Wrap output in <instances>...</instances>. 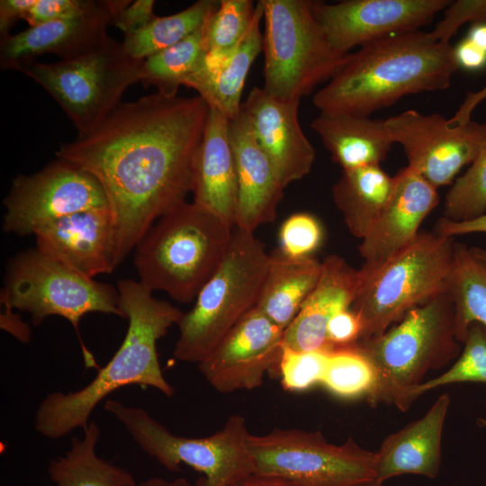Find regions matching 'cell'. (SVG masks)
Here are the masks:
<instances>
[{
	"label": "cell",
	"mask_w": 486,
	"mask_h": 486,
	"mask_svg": "<svg viewBox=\"0 0 486 486\" xmlns=\"http://www.w3.org/2000/svg\"><path fill=\"white\" fill-rule=\"evenodd\" d=\"M220 1L199 0L179 13L157 16L145 27L125 34L123 48L130 57L144 60L202 28Z\"/></svg>",
	"instance_id": "31"
},
{
	"label": "cell",
	"mask_w": 486,
	"mask_h": 486,
	"mask_svg": "<svg viewBox=\"0 0 486 486\" xmlns=\"http://www.w3.org/2000/svg\"><path fill=\"white\" fill-rule=\"evenodd\" d=\"M83 431L63 455L50 463L48 472L56 486H137L132 473L96 454L99 426L91 420Z\"/></svg>",
	"instance_id": "29"
},
{
	"label": "cell",
	"mask_w": 486,
	"mask_h": 486,
	"mask_svg": "<svg viewBox=\"0 0 486 486\" xmlns=\"http://www.w3.org/2000/svg\"><path fill=\"white\" fill-rule=\"evenodd\" d=\"M439 113L407 110L384 120L394 143L402 146L408 166L436 188L453 183L486 145V123L450 125Z\"/></svg>",
	"instance_id": "14"
},
{
	"label": "cell",
	"mask_w": 486,
	"mask_h": 486,
	"mask_svg": "<svg viewBox=\"0 0 486 486\" xmlns=\"http://www.w3.org/2000/svg\"><path fill=\"white\" fill-rule=\"evenodd\" d=\"M454 55L459 68L477 71L486 67V51L466 37L454 46Z\"/></svg>",
	"instance_id": "43"
},
{
	"label": "cell",
	"mask_w": 486,
	"mask_h": 486,
	"mask_svg": "<svg viewBox=\"0 0 486 486\" xmlns=\"http://www.w3.org/2000/svg\"><path fill=\"white\" fill-rule=\"evenodd\" d=\"M0 302L29 313L35 326L50 316L62 317L77 334L88 313L124 318L117 288L80 274L37 248L10 258Z\"/></svg>",
	"instance_id": "11"
},
{
	"label": "cell",
	"mask_w": 486,
	"mask_h": 486,
	"mask_svg": "<svg viewBox=\"0 0 486 486\" xmlns=\"http://www.w3.org/2000/svg\"><path fill=\"white\" fill-rule=\"evenodd\" d=\"M284 332L255 307L197 364L198 369L219 392L256 389L266 373L278 364Z\"/></svg>",
	"instance_id": "16"
},
{
	"label": "cell",
	"mask_w": 486,
	"mask_h": 486,
	"mask_svg": "<svg viewBox=\"0 0 486 486\" xmlns=\"http://www.w3.org/2000/svg\"><path fill=\"white\" fill-rule=\"evenodd\" d=\"M470 25L466 38L486 51V21Z\"/></svg>",
	"instance_id": "49"
},
{
	"label": "cell",
	"mask_w": 486,
	"mask_h": 486,
	"mask_svg": "<svg viewBox=\"0 0 486 486\" xmlns=\"http://www.w3.org/2000/svg\"><path fill=\"white\" fill-rule=\"evenodd\" d=\"M360 337V320L350 309L337 312L327 325V339L332 350L352 346Z\"/></svg>",
	"instance_id": "42"
},
{
	"label": "cell",
	"mask_w": 486,
	"mask_h": 486,
	"mask_svg": "<svg viewBox=\"0 0 486 486\" xmlns=\"http://www.w3.org/2000/svg\"><path fill=\"white\" fill-rule=\"evenodd\" d=\"M382 482H379V481H374V482L366 485V486H382Z\"/></svg>",
	"instance_id": "53"
},
{
	"label": "cell",
	"mask_w": 486,
	"mask_h": 486,
	"mask_svg": "<svg viewBox=\"0 0 486 486\" xmlns=\"http://www.w3.org/2000/svg\"><path fill=\"white\" fill-rule=\"evenodd\" d=\"M461 382L486 383V327L472 323L454 363L444 374L406 391L395 406L406 411L423 393L444 385Z\"/></svg>",
	"instance_id": "33"
},
{
	"label": "cell",
	"mask_w": 486,
	"mask_h": 486,
	"mask_svg": "<svg viewBox=\"0 0 486 486\" xmlns=\"http://www.w3.org/2000/svg\"><path fill=\"white\" fill-rule=\"evenodd\" d=\"M110 0L95 1L86 13L30 27L1 38L0 64L3 69H17L32 58L52 53L62 58L80 55L109 37Z\"/></svg>",
	"instance_id": "20"
},
{
	"label": "cell",
	"mask_w": 486,
	"mask_h": 486,
	"mask_svg": "<svg viewBox=\"0 0 486 486\" xmlns=\"http://www.w3.org/2000/svg\"><path fill=\"white\" fill-rule=\"evenodd\" d=\"M92 0H35L23 20L30 27L76 16L94 6Z\"/></svg>",
	"instance_id": "40"
},
{
	"label": "cell",
	"mask_w": 486,
	"mask_h": 486,
	"mask_svg": "<svg viewBox=\"0 0 486 486\" xmlns=\"http://www.w3.org/2000/svg\"><path fill=\"white\" fill-rule=\"evenodd\" d=\"M4 311L1 313V328L11 333L22 342H28L31 338L30 328L20 317L14 312V309L5 303H1Z\"/></svg>",
	"instance_id": "46"
},
{
	"label": "cell",
	"mask_w": 486,
	"mask_h": 486,
	"mask_svg": "<svg viewBox=\"0 0 486 486\" xmlns=\"http://www.w3.org/2000/svg\"><path fill=\"white\" fill-rule=\"evenodd\" d=\"M434 231L451 238L471 233H486V213L465 221H453L442 217L436 223Z\"/></svg>",
	"instance_id": "44"
},
{
	"label": "cell",
	"mask_w": 486,
	"mask_h": 486,
	"mask_svg": "<svg viewBox=\"0 0 486 486\" xmlns=\"http://www.w3.org/2000/svg\"><path fill=\"white\" fill-rule=\"evenodd\" d=\"M394 185L381 166L343 170L332 187L336 206L350 233L362 239L378 219Z\"/></svg>",
	"instance_id": "28"
},
{
	"label": "cell",
	"mask_w": 486,
	"mask_h": 486,
	"mask_svg": "<svg viewBox=\"0 0 486 486\" xmlns=\"http://www.w3.org/2000/svg\"><path fill=\"white\" fill-rule=\"evenodd\" d=\"M449 0L310 1V10L328 40L342 53L378 39L419 30L444 11Z\"/></svg>",
	"instance_id": "15"
},
{
	"label": "cell",
	"mask_w": 486,
	"mask_h": 486,
	"mask_svg": "<svg viewBox=\"0 0 486 486\" xmlns=\"http://www.w3.org/2000/svg\"><path fill=\"white\" fill-rule=\"evenodd\" d=\"M192 193L193 202L234 227L238 180L230 120L212 108L194 160Z\"/></svg>",
	"instance_id": "23"
},
{
	"label": "cell",
	"mask_w": 486,
	"mask_h": 486,
	"mask_svg": "<svg viewBox=\"0 0 486 486\" xmlns=\"http://www.w3.org/2000/svg\"><path fill=\"white\" fill-rule=\"evenodd\" d=\"M144 60L107 37L91 50L54 63L31 62L16 70L40 85L69 118L77 134L90 131L122 102L125 90L140 82Z\"/></svg>",
	"instance_id": "9"
},
{
	"label": "cell",
	"mask_w": 486,
	"mask_h": 486,
	"mask_svg": "<svg viewBox=\"0 0 486 486\" xmlns=\"http://www.w3.org/2000/svg\"><path fill=\"white\" fill-rule=\"evenodd\" d=\"M321 262L313 256L291 258L280 250L270 254V262L256 308L285 329L298 314L315 287Z\"/></svg>",
	"instance_id": "27"
},
{
	"label": "cell",
	"mask_w": 486,
	"mask_h": 486,
	"mask_svg": "<svg viewBox=\"0 0 486 486\" xmlns=\"http://www.w3.org/2000/svg\"><path fill=\"white\" fill-rule=\"evenodd\" d=\"M310 127L343 170L380 166L394 143L384 120L366 115L320 112Z\"/></svg>",
	"instance_id": "25"
},
{
	"label": "cell",
	"mask_w": 486,
	"mask_h": 486,
	"mask_svg": "<svg viewBox=\"0 0 486 486\" xmlns=\"http://www.w3.org/2000/svg\"><path fill=\"white\" fill-rule=\"evenodd\" d=\"M352 346L375 372L369 403L395 405L406 391L422 383L428 372L447 365L462 351L449 292L410 310L382 334Z\"/></svg>",
	"instance_id": "5"
},
{
	"label": "cell",
	"mask_w": 486,
	"mask_h": 486,
	"mask_svg": "<svg viewBox=\"0 0 486 486\" xmlns=\"http://www.w3.org/2000/svg\"><path fill=\"white\" fill-rule=\"evenodd\" d=\"M439 202L437 188L409 166L394 176L392 194L358 248L364 271H373L412 243Z\"/></svg>",
	"instance_id": "18"
},
{
	"label": "cell",
	"mask_w": 486,
	"mask_h": 486,
	"mask_svg": "<svg viewBox=\"0 0 486 486\" xmlns=\"http://www.w3.org/2000/svg\"><path fill=\"white\" fill-rule=\"evenodd\" d=\"M209 111L199 95L156 92L121 103L93 130L56 151L58 158L94 176L105 193L113 221V269L157 220L192 192Z\"/></svg>",
	"instance_id": "1"
},
{
	"label": "cell",
	"mask_w": 486,
	"mask_h": 486,
	"mask_svg": "<svg viewBox=\"0 0 486 486\" xmlns=\"http://www.w3.org/2000/svg\"><path fill=\"white\" fill-rule=\"evenodd\" d=\"M323 229L316 217L298 212L288 217L279 230L280 252L291 258H304L320 247Z\"/></svg>",
	"instance_id": "38"
},
{
	"label": "cell",
	"mask_w": 486,
	"mask_h": 486,
	"mask_svg": "<svg viewBox=\"0 0 486 486\" xmlns=\"http://www.w3.org/2000/svg\"><path fill=\"white\" fill-rule=\"evenodd\" d=\"M234 227L186 201L157 220L133 249L139 281L181 303L195 300L230 245Z\"/></svg>",
	"instance_id": "4"
},
{
	"label": "cell",
	"mask_w": 486,
	"mask_h": 486,
	"mask_svg": "<svg viewBox=\"0 0 486 486\" xmlns=\"http://www.w3.org/2000/svg\"><path fill=\"white\" fill-rule=\"evenodd\" d=\"M204 27V26H203ZM203 27L178 43L144 59L140 83L167 96L177 95L180 86L204 67Z\"/></svg>",
	"instance_id": "32"
},
{
	"label": "cell",
	"mask_w": 486,
	"mask_h": 486,
	"mask_svg": "<svg viewBox=\"0 0 486 486\" xmlns=\"http://www.w3.org/2000/svg\"><path fill=\"white\" fill-rule=\"evenodd\" d=\"M104 410L112 415L133 441L166 469L179 472L187 465L201 472L197 486H231L255 472L248 448L249 432L238 414L203 437L174 435L144 409L107 400Z\"/></svg>",
	"instance_id": "10"
},
{
	"label": "cell",
	"mask_w": 486,
	"mask_h": 486,
	"mask_svg": "<svg viewBox=\"0 0 486 486\" xmlns=\"http://www.w3.org/2000/svg\"><path fill=\"white\" fill-rule=\"evenodd\" d=\"M33 235L37 248L87 278L114 271L109 207L58 218L39 227Z\"/></svg>",
	"instance_id": "19"
},
{
	"label": "cell",
	"mask_w": 486,
	"mask_h": 486,
	"mask_svg": "<svg viewBox=\"0 0 486 486\" xmlns=\"http://www.w3.org/2000/svg\"><path fill=\"white\" fill-rule=\"evenodd\" d=\"M361 277L360 269H355L339 256H326L315 287L284 329L283 346L294 351L331 352L327 325L337 312L351 307Z\"/></svg>",
	"instance_id": "22"
},
{
	"label": "cell",
	"mask_w": 486,
	"mask_h": 486,
	"mask_svg": "<svg viewBox=\"0 0 486 486\" xmlns=\"http://www.w3.org/2000/svg\"><path fill=\"white\" fill-rule=\"evenodd\" d=\"M458 68L450 43L420 30L394 33L349 53L312 103L320 112L369 116L405 95L447 89Z\"/></svg>",
	"instance_id": "3"
},
{
	"label": "cell",
	"mask_w": 486,
	"mask_h": 486,
	"mask_svg": "<svg viewBox=\"0 0 486 486\" xmlns=\"http://www.w3.org/2000/svg\"><path fill=\"white\" fill-rule=\"evenodd\" d=\"M375 382L373 366L353 346L329 352L321 384L331 394L345 400L367 398Z\"/></svg>",
	"instance_id": "35"
},
{
	"label": "cell",
	"mask_w": 486,
	"mask_h": 486,
	"mask_svg": "<svg viewBox=\"0 0 486 486\" xmlns=\"http://www.w3.org/2000/svg\"><path fill=\"white\" fill-rule=\"evenodd\" d=\"M486 213V145L446 195L443 218L465 221Z\"/></svg>",
	"instance_id": "36"
},
{
	"label": "cell",
	"mask_w": 486,
	"mask_h": 486,
	"mask_svg": "<svg viewBox=\"0 0 486 486\" xmlns=\"http://www.w3.org/2000/svg\"><path fill=\"white\" fill-rule=\"evenodd\" d=\"M154 5L153 0H112L111 23L124 34L132 33L157 17L154 14Z\"/></svg>",
	"instance_id": "41"
},
{
	"label": "cell",
	"mask_w": 486,
	"mask_h": 486,
	"mask_svg": "<svg viewBox=\"0 0 486 486\" xmlns=\"http://www.w3.org/2000/svg\"><path fill=\"white\" fill-rule=\"evenodd\" d=\"M230 137L238 180L234 227L254 232L259 226L274 221L284 187L241 110L230 120Z\"/></svg>",
	"instance_id": "21"
},
{
	"label": "cell",
	"mask_w": 486,
	"mask_h": 486,
	"mask_svg": "<svg viewBox=\"0 0 486 486\" xmlns=\"http://www.w3.org/2000/svg\"><path fill=\"white\" fill-rule=\"evenodd\" d=\"M300 102L278 99L256 86L241 104L256 141L284 188L308 175L316 157L299 122Z\"/></svg>",
	"instance_id": "17"
},
{
	"label": "cell",
	"mask_w": 486,
	"mask_h": 486,
	"mask_svg": "<svg viewBox=\"0 0 486 486\" xmlns=\"http://www.w3.org/2000/svg\"><path fill=\"white\" fill-rule=\"evenodd\" d=\"M486 21V0H458L449 4L444 10L443 18L435 25L431 36L443 43H450L451 38L464 23Z\"/></svg>",
	"instance_id": "39"
},
{
	"label": "cell",
	"mask_w": 486,
	"mask_h": 486,
	"mask_svg": "<svg viewBox=\"0 0 486 486\" xmlns=\"http://www.w3.org/2000/svg\"><path fill=\"white\" fill-rule=\"evenodd\" d=\"M164 486H192V484L184 477H178L171 482H166Z\"/></svg>",
	"instance_id": "51"
},
{
	"label": "cell",
	"mask_w": 486,
	"mask_h": 486,
	"mask_svg": "<svg viewBox=\"0 0 486 486\" xmlns=\"http://www.w3.org/2000/svg\"><path fill=\"white\" fill-rule=\"evenodd\" d=\"M255 473L283 477L301 486H366L376 480V452L353 437L329 443L320 431L274 428L249 434Z\"/></svg>",
	"instance_id": "12"
},
{
	"label": "cell",
	"mask_w": 486,
	"mask_h": 486,
	"mask_svg": "<svg viewBox=\"0 0 486 486\" xmlns=\"http://www.w3.org/2000/svg\"><path fill=\"white\" fill-rule=\"evenodd\" d=\"M478 426L483 428L486 429V418H479L477 419Z\"/></svg>",
	"instance_id": "52"
},
{
	"label": "cell",
	"mask_w": 486,
	"mask_h": 486,
	"mask_svg": "<svg viewBox=\"0 0 486 486\" xmlns=\"http://www.w3.org/2000/svg\"><path fill=\"white\" fill-rule=\"evenodd\" d=\"M117 290L124 319L125 337L111 360L83 388L48 394L40 403L34 428L50 439L61 438L76 428H86L95 407L112 392L128 386L151 387L166 397L175 388L165 378L157 351L158 339L177 325L184 312L139 280L122 279Z\"/></svg>",
	"instance_id": "2"
},
{
	"label": "cell",
	"mask_w": 486,
	"mask_h": 486,
	"mask_svg": "<svg viewBox=\"0 0 486 486\" xmlns=\"http://www.w3.org/2000/svg\"><path fill=\"white\" fill-rule=\"evenodd\" d=\"M262 19L263 7L258 1L251 26L236 49L216 66H204L184 83V86L194 89L210 108L219 111L229 120L240 112L247 76L263 50Z\"/></svg>",
	"instance_id": "26"
},
{
	"label": "cell",
	"mask_w": 486,
	"mask_h": 486,
	"mask_svg": "<svg viewBox=\"0 0 486 486\" xmlns=\"http://www.w3.org/2000/svg\"><path fill=\"white\" fill-rule=\"evenodd\" d=\"M270 262L254 232L234 227L225 256L177 326L176 359L199 364L256 306Z\"/></svg>",
	"instance_id": "6"
},
{
	"label": "cell",
	"mask_w": 486,
	"mask_h": 486,
	"mask_svg": "<svg viewBox=\"0 0 486 486\" xmlns=\"http://www.w3.org/2000/svg\"><path fill=\"white\" fill-rule=\"evenodd\" d=\"M329 352L294 351L283 346L278 362L284 390L303 392L321 384Z\"/></svg>",
	"instance_id": "37"
},
{
	"label": "cell",
	"mask_w": 486,
	"mask_h": 486,
	"mask_svg": "<svg viewBox=\"0 0 486 486\" xmlns=\"http://www.w3.org/2000/svg\"><path fill=\"white\" fill-rule=\"evenodd\" d=\"M166 481L159 477H151L142 482L139 486H164Z\"/></svg>",
	"instance_id": "50"
},
{
	"label": "cell",
	"mask_w": 486,
	"mask_h": 486,
	"mask_svg": "<svg viewBox=\"0 0 486 486\" xmlns=\"http://www.w3.org/2000/svg\"><path fill=\"white\" fill-rule=\"evenodd\" d=\"M454 238L421 231L380 267L361 272L351 310L361 323L360 339L385 332L410 310L447 292L454 258Z\"/></svg>",
	"instance_id": "7"
},
{
	"label": "cell",
	"mask_w": 486,
	"mask_h": 486,
	"mask_svg": "<svg viewBox=\"0 0 486 486\" xmlns=\"http://www.w3.org/2000/svg\"><path fill=\"white\" fill-rule=\"evenodd\" d=\"M448 292L456 339L463 345L472 323L486 327V249L455 242Z\"/></svg>",
	"instance_id": "30"
},
{
	"label": "cell",
	"mask_w": 486,
	"mask_h": 486,
	"mask_svg": "<svg viewBox=\"0 0 486 486\" xmlns=\"http://www.w3.org/2000/svg\"><path fill=\"white\" fill-rule=\"evenodd\" d=\"M3 204V230L18 236L33 235L58 218L109 207L94 176L59 158L34 174L16 176Z\"/></svg>",
	"instance_id": "13"
},
{
	"label": "cell",
	"mask_w": 486,
	"mask_h": 486,
	"mask_svg": "<svg viewBox=\"0 0 486 486\" xmlns=\"http://www.w3.org/2000/svg\"><path fill=\"white\" fill-rule=\"evenodd\" d=\"M450 397L443 393L420 418L389 435L376 451V480L403 474L438 475L441 441Z\"/></svg>",
	"instance_id": "24"
},
{
	"label": "cell",
	"mask_w": 486,
	"mask_h": 486,
	"mask_svg": "<svg viewBox=\"0 0 486 486\" xmlns=\"http://www.w3.org/2000/svg\"><path fill=\"white\" fill-rule=\"evenodd\" d=\"M484 100H486V85L476 92H468L454 115L447 120L448 124L456 125L469 122L473 110Z\"/></svg>",
	"instance_id": "47"
},
{
	"label": "cell",
	"mask_w": 486,
	"mask_h": 486,
	"mask_svg": "<svg viewBox=\"0 0 486 486\" xmlns=\"http://www.w3.org/2000/svg\"><path fill=\"white\" fill-rule=\"evenodd\" d=\"M35 0H1L0 33L1 38L9 35L11 26L19 19H23Z\"/></svg>",
	"instance_id": "45"
},
{
	"label": "cell",
	"mask_w": 486,
	"mask_h": 486,
	"mask_svg": "<svg viewBox=\"0 0 486 486\" xmlns=\"http://www.w3.org/2000/svg\"><path fill=\"white\" fill-rule=\"evenodd\" d=\"M231 486H301L294 482L274 475L252 473Z\"/></svg>",
	"instance_id": "48"
},
{
	"label": "cell",
	"mask_w": 486,
	"mask_h": 486,
	"mask_svg": "<svg viewBox=\"0 0 486 486\" xmlns=\"http://www.w3.org/2000/svg\"><path fill=\"white\" fill-rule=\"evenodd\" d=\"M256 5L251 0L220 1L203 27L205 67L216 66L240 43L251 26Z\"/></svg>",
	"instance_id": "34"
},
{
	"label": "cell",
	"mask_w": 486,
	"mask_h": 486,
	"mask_svg": "<svg viewBox=\"0 0 486 486\" xmlns=\"http://www.w3.org/2000/svg\"><path fill=\"white\" fill-rule=\"evenodd\" d=\"M263 7V88L286 101L301 100L340 69L349 53L333 48L309 0H260Z\"/></svg>",
	"instance_id": "8"
}]
</instances>
